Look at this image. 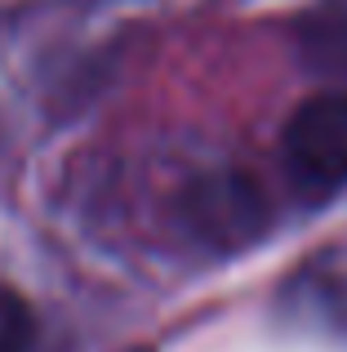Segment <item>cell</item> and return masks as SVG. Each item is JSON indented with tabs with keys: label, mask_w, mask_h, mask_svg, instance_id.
<instances>
[{
	"label": "cell",
	"mask_w": 347,
	"mask_h": 352,
	"mask_svg": "<svg viewBox=\"0 0 347 352\" xmlns=\"http://www.w3.org/2000/svg\"><path fill=\"white\" fill-rule=\"evenodd\" d=\"M280 156L298 192L330 197L347 188V94H316L294 107L280 134Z\"/></svg>",
	"instance_id": "1"
},
{
	"label": "cell",
	"mask_w": 347,
	"mask_h": 352,
	"mask_svg": "<svg viewBox=\"0 0 347 352\" xmlns=\"http://www.w3.org/2000/svg\"><path fill=\"white\" fill-rule=\"evenodd\" d=\"M182 228L196 241L214 250H241L254 245L272 223V210L263 188L241 170H218V174H200L196 183H187L178 201Z\"/></svg>",
	"instance_id": "2"
},
{
	"label": "cell",
	"mask_w": 347,
	"mask_h": 352,
	"mask_svg": "<svg viewBox=\"0 0 347 352\" xmlns=\"http://www.w3.org/2000/svg\"><path fill=\"white\" fill-rule=\"evenodd\" d=\"M36 339V317L27 299L9 285H0V352H27Z\"/></svg>",
	"instance_id": "3"
},
{
	"label": "cell",
	"mask_w": 347,
	"mask_h": 352,
	"mask_svg": "<svg viewBox=\"0 0 347 352\" xmlns=\"http://www.w3.org/2000/svg\"><path fill=\"white\" fill-rule=\"evenodd\" d=\"M134 352H147V348H134Z\"/></svg>",
	"instance_id": "4"
}]
</instances>
